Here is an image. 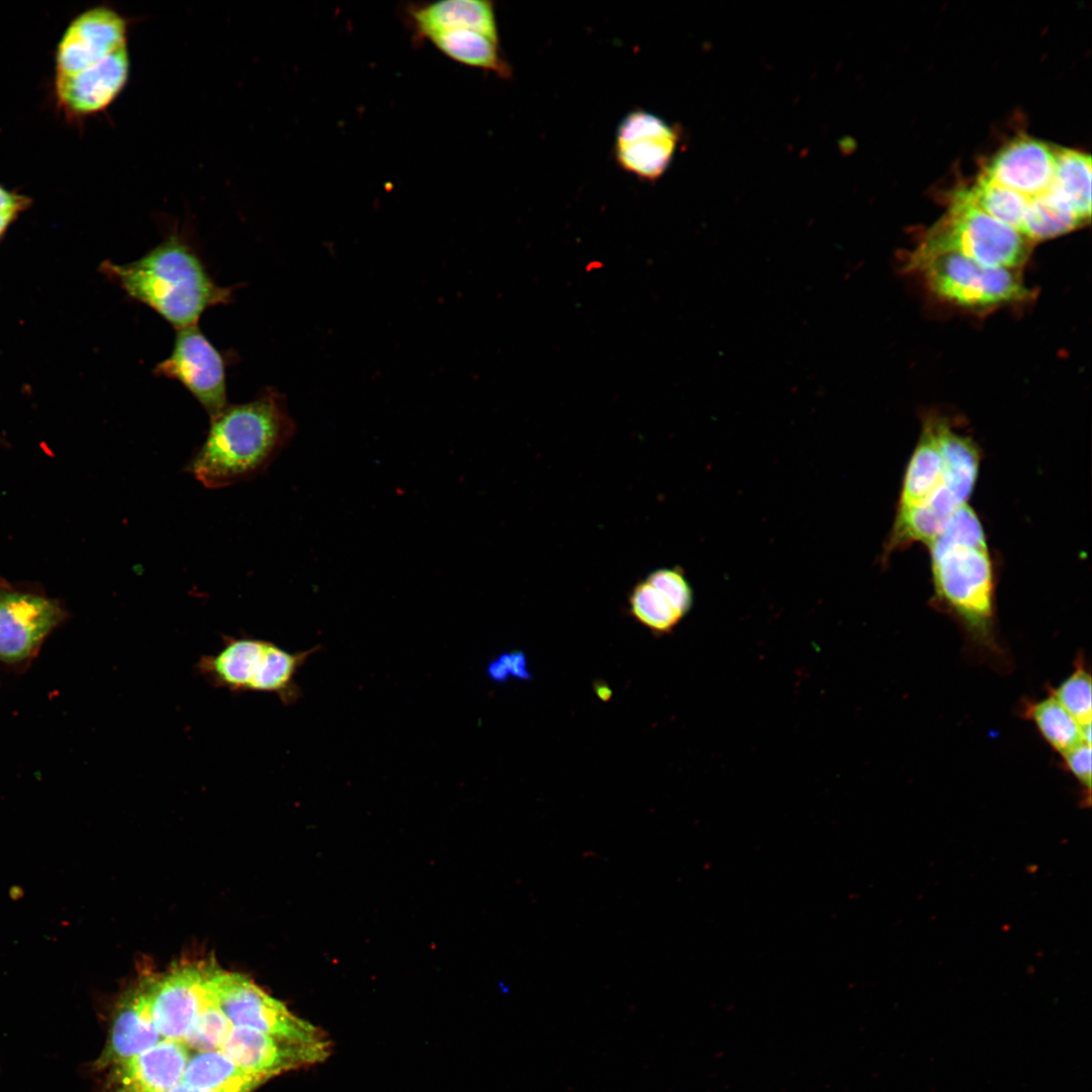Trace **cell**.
I'll list each match as a JSON object with an SVG mask.
<instances>
[{"instance_id": "1", "label": "cell", "mask_w": 1092, "mask_h": 1092, "mask_svg": "<svg viewBox=\"0 0 1092 1092\" xmlns=\"http://www.w3.org/2000/svg\"><path fill=\"white\" fill-rule=\"evenodd\" d=\"M295 431L285 396L264 388L253 399L228 404L210 418L208 433L186 470L209 489L249 480L269 467Z\"/></svg>"}, {"instance_id": "2", "label": "cell", "mask_w": 1092, "mask_h": 1092, "mask_svg": "<svg viewBox=\"0 0 1092 1092\" xmlns=\"http://www.w3.org/2000/svg\"><path fill=\"white\" fill-rule=\"evenodd\" d=\"M100 270L128 298L147 305L176 330L197 325L207 309L230 303L236 288L218 285L197 251L178 233L169 234L134 261L106 260Z\"/></svg>"}, {"instance_id": "3", "label": "cell", "mask_w": 1092, "mask_h": 1092, "mask_svg": "<svg viewBox=\"0 0 1092 1092\" xmlns=\"http://www.w3.org/2000/svg\"><path fill=\"white\" fill-rule=\"evenodd\" d=\"M928 546L937 600L974 636L986 640L994 617V580L976 513L968 504L959 507Z\"/></svg>"}, {"instance_id": "4", "label": "cell", "mask_w": 1092, "mask_h": 1092, "mask_svg": "<svg viewBox=\"0 0 1092 1092\" xmlns=\"http://www.w3.org/2000/svg\"><path fill=\"white\" fill-rule=\"evenodd\" d=\"M320 646L289 652L277 644L251 636H222V645L195 663L196 672L211 687L233 694H274L284 705L295 704L301 691L295 676Z\"/></svg>"}, {"instance_id": "5", "label": "cell", "mask_w": 1092, "mask_h": 1092, "mask_svg": "<svg viewBox=\"0 0 1092 1092\" xmlns=\"http://www.w3.org/2000/svg\"><path fill=\"white\" fill-rule=\"evenodd\" d=\"M1030 243L1017 230L982 210L962 191L909 260L958 253L985 266L1015 269L1027 260Z\"/></svg>"}, {"instance_id": "6", "label": "cell", "mask_w": 1092, "mask_h": 1092, "mask_svg": "<svg viewBox=\"0 0 1092 1092\" xmlns=\"http://www.w3.org/2000/svg\"><path fill=\"white\" fill-rule=\"evenodd\" d=\"M907 267L921 272L935 296L961 307H994L1029 293L1014 269L985 266L958 253L909 260Z\"/></svg>"}, {"instance_id": "7", "label": "cell", "mask_w": 1092, "mask_h": 1092, "mask_svg": "<svg viewBox=\"0 0 1092 1092\" xmlns=\"http://www.w3.org/2000/svg\"><path fill=\"white\" fill-rule=\"evenodd\" d=\"M210 989L233 1026L300 1042H331L323 1029L294 1015L244 975L225 972L215 965Z\"/></svg>"}, {"instance_id": "8", "label": "cell", "mask_w": 1092, "mask_h": 1092, "mask_svg": "<svg viewBox=\"0 0 1092 1092\" xmlns=\"http://www.w3.org/2000/svg\"><path fill=\"white\" fill-rule=\"evenodd\" d=\"M226 367V355L193 325L177 330L170 355L154 374L181 383L211 418L229 404Z\"/></svg>"}, {"instance_id": "9", "label": "cell", "mask_w": 1092, "mask_h": 1092, "mask_svg": "<svg viewBox=\"0 0 1092 1092\" xmlns=\"http://www.w3.org/2000/svg\"><path fill=\"white\" fill-rule=\"evenodd\" d=\"M65 619L66 612L55 600L0 588V661L10 667L24 668Z\"/></svg>"}, {"instance_id": "10", "label": "cell", "mask_w": 1092, "mask_h": 1092, "mask_svg": "<svg viewBox=\"0 0 1092 1092\" xmlns=\"http://www.w3.org/2000/svg\"><path fill=\"white\" fill-rule=\"evenodd\" d=\"M213 963H184L152 975L151 1012L164 1039L181 1041L210 998Z\"/></svg>"}, {"instance_id": "11", "label": "cell", "mask_w": 1092, "mask_h": 1092, "mask_svg": "<svg viewBox=\"0 0 1092 1092\" xmlns=\"http://www.w3.org/2000/svg\"><path fill=\"white\" fill-rule=\"evenodd\" d=\"M131 19L105 4L76 15L63 32L55 55V78L69 77L128 46Z\"/></svg>"}, {"instance_id": "12", "label": "cell", "mask_w": 1092, "mask_h": 1092, "mask_svg": "<svg viewBox=\"0 0 1092 1092\" xmlns=\"http://www.w3.org/2000/svg\"><path fill=\"white\" fill-rule=\"evenodd\" d=\"M678 140L677 128L654 113L636 109L626 114L617 127L615 160L624 171L654 182L669 167Z\"/></svg>"}, {"instance_id": "13", "label": "cell", "mask_w": 1092, "mask_h": 1092, "mask_svg": "<svg viewBox=\"0 0 1092 1092\" xmlns=\"http://www.w3.org/2000/svg\"><path fill=\"white\" fill-rule=\"evenodd\" d=\"M220 1051L240 1068L269 1080L325 1061L331 1054V1042H300L234 1026Z\"/></svg>"}, {"instance_id": "14", "label": "cell", "mask_w": 1092, "mask_h": 1092, "mask_svg": "<svg viewBox=\"0 0 1092 1092\" xmlns=\"http://www.w3.org/2000/svg\"><path fill=\"white\" fill-rule=\"evenodd\" d=\"M130 74L128 46L69 77L55 78L58 107L71 120L104 112L121 94Z\"/></svg>"}, {"instance_id": "15", "label": "cell", "mask_w": 1092, "mask_h": 1092, "mask_svg": "<svg viewBox=\"0 0 1092 1092\" xmlns=\"http://www.w3.org/2000/svg\"><path fill=\"white\" fill-rule=\"evenodd\" d=\"M151 981L152 976L141 978L116 1001L104 1049L94 1063L96 1071H106L164 1039L151 1012Z\"/></svg>"}, {"instance_id": "16", "label": "cell", "mask_w": 1092, "mask_h": 1092, "mask_svg": "<svg viewBox=\"0 0 1092 1092\" xmlns=\"http://www.w3.org/2000/svg\"><path fill=\"white\" fill-rule=\"evenodd\" d=\"M1058 148L1034 138H1016L997 152L981 175L1031 199L1051 187Z\"/></svg>"}, {"instance_id": "17", "label": "cell", "mask_w": 1092, "mask_h": 1092, "mask_svg": "<svg viewBox=\"0 0 1092 1092\" xmlns=\"http://www.w3.org/2000/svg\"><path fill=\"white\" fill-rule=\"evenodd\" d=\"M189 1052L182 1041L163 1039L107 1069L102 1092H168L181 1081Z\"/></svg>"}, {"instance_id": "18", "label": "cell", "mask_w": 1092, "mask_h": 1092, "mask_svg": "<svg viewBox=\"0 0 1092 1092\" xmlns=\"http://www.w3.org/2000/svg\"><path fill=\"white\" fill-rule=\"evenodd\" d=\"M405 18L419 40L455 29H473L499 37L493 3L483 0H442L410 3Z\"/></svg>"}, {"instance_id": "19", "label": "cell", "mask_w": 1092, "mask_h": 1092, "mask_svg": "<svg viewBox=\"0 0 1092 1092\" xmlns=\"http://www.w3.org/2000/svg\"><path fill=\"white\" fill-rule=\"evenodd\" d=\"M943 483L942 457L929 419L908 463L897 512L925 503Z\"/></svg>"}, {"instance_id": "20", "label": "cell", "mask_w": 1092, "mask_h": 1092, "mask_svg": "<svg viewBox=\"0 0 1092 1092\" xmlns=\"http://www.w3.org/2000/svg\"><path fill=\"white\" fill-rule=\"evenodd\" d=\"M430 41L443 55L456 63L509 78L512 69L502 54L499 37L473 29H455L435 33Z\"/></svg>"}, {"instance_id": "21", "label": "cell", "mask_w": 1092, "mask_h": 1092, "mask_svg": "<svg viewBox=\"0 0 1092 1092\" xmlns=\"http://www.w3.org/2000/svg\"><path fill=\"white\" fill-rule=\"evenodd\" d=\"M266 1081L240 1068L220 1050H214L190 1056L180 1082L216 1092H252Z\"/></svg>"}, {"instance_id": "22", "label": "cell", "mask_w": 1092, "mask_h": 1092, "mask_svg": "<svg viewBox=\"0 0 1092 1092\" xmlns=\"http://www.w3.org/2000/svg\"><path fill=\"white\" fill-rule=\"evenodd\" d=\"M930 420L942 457L943 481L963 503H967L978 476V448L969 437L954 432L945 421Z\"/></svg>"}, {"instance_id": "23", "label": "cell", "mask_w": 1092, "mask_h": 1092, "mask_svg": "<svg viewBox=\"0 0 1092 1092\" xmlns=\"http://www.w3.org/2000/svg\"><path fill=\"white\" fill-rule=\"evenodd\" d=\"M630 615L654 634H668L687 616L675 599L648 575L628 597Z\"/></svg>"}, {"instance_id": "24", "label": "cell", "mask_w": 1092, "mask_h": 1092, "mask_svg": "<svg viewBox=\"0 0 1092 1092\" xmlns=\"http://www.w3.org/2000/svg\"><path fill=\"white\" fill-rule=\"evenodd\" d=\"M1083 223L1052 182L1048 190L1029 199L1020 234L1029 242L1041 241L1067 234Z\"/></svg>"}, {"instance_id": "25", "label": "cell", "mask_w": 1092, "mask_h": 1092, "mask_svg": "<svg viewBox=\"0 0 1092 1092\" xmlns=\"http://www.w3.org/2000/svg\"><path fill=\"white\" fill-rule=\"evenodd\" d=\"M1023 712L1045 742L1061 755L1079 743L1091 740V727L1083 729L1051 695L1027 703Z\"/></svg>"}, {"instance_id": "26", "label": "cell", "mask_w": 1092, "mask_h": 1092, "mask_svg": "<svg viewBox=\"0 0 1092 1092\" xmlns=\"http://www.w3.org/2000/svg\"><path fill=\"white\" fill-rule=\"evenodd\" d=\"M1054 187L1083 222L1091 215V157L1077 150L1058 148Z\"/></svg>"}, {"instance_id": "27", "label": "cell", "mask_w": 1092, "mask_h": 1092, "mask_svg": "<svg viewBox=\"0 0 1092 1092\" xmlns=\"http://www.w3.org/2000/svg\"><path fill=\"white\" fill-rule=\"evenodd\" d=\"M964 192L982 210L1020 233L1028 198L982 175L972 188Z\"/></svg>"}, {"instance_id": "28", "label": "cell", "mask_w": 1092, "mask_h": 1092, "mask_svg": "<svg viewBox=\"0 0 1092 1092\" xmlns=\"http://www.w3.org/2000/svg\"><path fill=\"white\" fill-rule=\"evenodd\" d=\"M233 1027L229 1018L216 1004L210 989L209 1001L181 1041L190 1051L220 1050Z\"/></svg>"}, {"instance_id": "29", "label": "cell", "mask_w": 1092, "mask_h": 1092, "mask_svg": "<svg viewBox=\"0 0 1092 1092\" xmlns=\"http://www.w3.org/2000/svg\"><path fill=\"white\" fill-rule=\"evenodd\" d=\"M1050 695L1064 707L1083 729L1091 727V675L1083 662H1078L1073 672L1056 689L1051 690Z\"/></svg>"}, {"instance_id": "30", "label": "cell", "mask_w": 1092, "mask_h": 1092, "mask_svg": "<svg viewBox=\"0 0 1092 1092\" xmlns=\"http://www.w3.org/2000/svg\"><path fill=\"white\" fill-rule=\"evenodd\" d=\"M1068 771L1083 787L1084 794L1090 800L1091 792V743L1085 741L1062 754Z\"/></svg>"}, {"instance_id": "31", "label": "cell", "mask_w": 1092, "mask_h": 1092, "mask_svg": "<svg viewBox=\"0 0 1092 1092\" xmlns=\"http://www.w3.org/2000/svg\"><path fill=\"white\" fill-rule=\"evenodd\" d=\"M505 662L510 676L520 680H530L533 678L527 662V656L522 650H514L504 652L498 655Z\"/></svg>"}, {"instance_id": "32", "label": "cell", "mask_w": 1092, "mask_h": 1092, "mask_svg": "<svg viewBox=\"0 0 1092 1092\" xmlns=\"http://www.w3.org/2000/svg\"><path fill=\"white\" fill-rule=\"evenodd\" d=\"M31 198L10 190L0 184V212H14L19 214L31 205Z\"/></svg>"}, {"instance_id": "33", "label": "cell", "mask_w": 1092, "mask_h": 1092, "mask_svg": "<svg viewBox=\"0 0 1092 1092\" xmlns=\"http://www.w3.org/2000/svg\"><path fill=\"white\" fill-rule=\"evenodd\" d=\"M486 674L489 679L496 684H505L511 677L505 662L499 656L488 662Z\"/></svg>"}, {"instance_id": "34", "label": "cell", "mask_w": 1092, "mask_h": 1092, "mask_svg": "<svg viewBox=\"0 0 1092 1092\" xmlns=\"http://www.w3.org/2000/svg\"><path fill=\"white\" fill-rule=\"evenodd\" d=\"M19 214L14 212H0V238L4 236L8 228L18 217Z\"/></svg>"}, {"instance_id": "35", "label": "cell", "mask_w": 1092, "mask_h": 1092, "mask_svg": "<svg viewBox=\"0 0 1092 1092\" xmlns=\"http://www.w3.org/2000/svg\"><path fill=\"white\" fill-rule=\"evenodd\" d=\"M168 1092H216L212 1090H205L196 1087L189 1086L185 1083L179 1082L172 1087Z\"/></svg>"}, {"instance_id": "36", "label": "cell", "mask_w": 1092, "mask_h": 1092, "mask_svg": "<svg viewBox=\"0 0 1092 1092\" xmlns=\"http://www.w3.org/2000/svg\"><path fill=\"white\" fill-rule=\"evenodd\" d=\"M597 694H598V696H599L600 698H602V699H604V700H608V699L610 698V696H611V691H610V690H609V688H607V687H601V686H599V689H598V691H597Z\"/></svg>"}]
</instances>
